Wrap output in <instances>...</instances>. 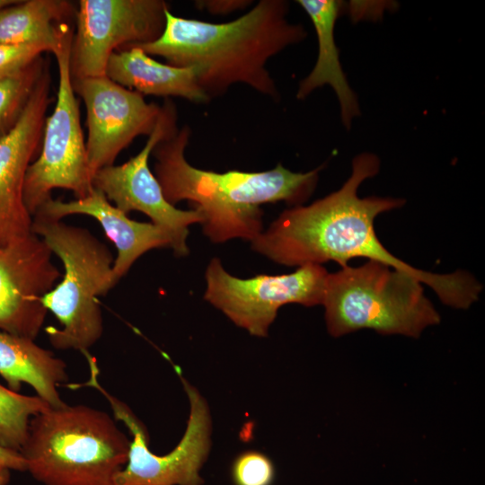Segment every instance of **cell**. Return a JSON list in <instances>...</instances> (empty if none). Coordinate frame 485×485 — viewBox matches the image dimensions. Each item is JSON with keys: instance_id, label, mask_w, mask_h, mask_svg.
<instances>
[{"instance_id": "obj_4", "label": "cell", "mask_w": 485, "mask_h": 485, "mask_svg": "<svg viewBox=\"0 0 485 485\" xmlns=\"http://www.w3.org/2000/svg\"><path fill=\"white\" fill-rule=\"evenodd\" d=\"M130 442L107 412L66 403L31 419L20 453L44 485H113Z\"/></svg>"}, {"instance_id": "obj_3", "label": "cell", "mask_w": 485, "mask_h": 485, "mask_svg": "<svg viewBox=\"0 0 485 485\" xmlns=\"http://www.w3.org/2000/svg\"><path fill=\"white\" fill-rule=\"evenodd\" d=\"M190 137V129L184 125L154 146V176L169 203H192L203 217L204 234L215 243L234 238L253 241L263 229L260 206L278 201L303 205L313 193L324 167L307 172H294L281 163L254 172L202 170L186 159Z\"/></svg>"}, {"instance_id": "obj_11", "label": "cell", "mask_w": 485, "mask_h": 485, "mask_svg": "<svg viewBox=\"0 0 485 485\" xmlns=\"http://www.w3.org/2000/svg\"><path fill=\"white\" fill-rule=\"evenodd\" d=\"M178 129L176 107L172 101L166 100L162 105L156 126L143 149L120 165L100 169L93 175L92 183L125 214L136 210L146 215L154 225L170 234L171 249L175 256L183 257L189 254V226L201 224L203 217L194 208L181 210L169 203L148 165L154 146Z\"/></svg>"}, {"instance_id": "obj_21", "label": "cell", "mask_w": 485, "mask_h": 485, "mask_svg": "<svg viewBox=\"0 0 485 485\" xmlns=\"http://www.w3.org/2000/svg\"><path fill=\"white\" fill-rule=\"evenodd\" d=\"M48 66V60L40 56L22 71L0 78V137L19 119Z\"/></svg>"}, {"instance_id": "obj_24", "label": "cell", "mask_w": 485, "mask_h": 485, "mask_svg": "<svg viewBox=\"0 0 485 485\" xmlns=\"http://www.w3.org/2000/svg\"><path fill=\"white\" fill-rule=\"evenodd\" d=\"M197 7L212 14H228L246 8L251 1L244 0H204L196 1Z\"/></svg>"}, {"instance_id": "obj_1", "label": "cell", "mask_w": 485, "mask_h": 485, "mask_svg": "<svg viewBox=\"0 0 485 485\" xmlns=\"http://www.w3.org/2000/svg\"><path fill=\"white\" fill-rule=\"evenodd\" d=\"M379 158L370 153L354 157L349 178L340 189L309 206L283 211L253 241L251 249L288 267L335 261L344 267L366 258L392 267L428 285L444 304L468 309L479 299L481 284L469 272L436 274L416 269L392 254L377 238L374 222L384 212L403 207L401 198L357 196L361 183L375 176Z\"/></svg>"}, {"instance_id": "obj_8", "label": "cell", "mask_w": 485, "mask_h": 485, "mask_svg": "<svg viewBox=\"0 0 485 485\" xmlns=\"http://www.w3.org/2000/svg\"><path fill=\"white\" fill-rule=\"evenodd\" d=\"M328 274L322 265L304 264L289 274L240 278L213 258L206 269L204 298L251 335L266 337L281 306L322 304Z\"/></svg>"}, {"instance_id": "obj_10", "label": "cell", "mask_w": 485, "mask_h": 485, "mask_svg": "<svg viewBox=\"0 0 485 485\" xmlns=\"http://www.w3.org/2000/svg\"><path fill=\"white\" fill-rule=\"evenodd\" d=\"M168 9L162 0H80L70 51L72 80L106 75L113 52L156 40Z\"/></svg>"}, {"instance_id": "obj_2", "label": "cell", "mask_w": 485, "mask_h": 485, "mask_svg": "<svg viewBox=\"0 0 485 485\" xmlns=\"http://www.w3.org/2000/svg\"><path fill=\"white\" fill-rule=\"evenodd\" d=\"M288 10L287 1L260 0L234 21L214 23L176 16L168 9L156 40L128 47H138L173 66L192 67L210 100L243 84L278 101L279 93L266 64L307 36L302 24L287 20Z\"/></svg>"}, {"instance_id": "obj_23", "label": "cell", "mask_w": 485, "mask_h": 485, "mask_svg": "<svg viewBox=\"0 0 485 485\" xmlns=\"http://www.w3.org/2000/svg\"><path fill=\"white\" fill-rule=\"evenodd\" d=\"M45 51L48 48L40 44H0V78L22 71Z\"/></svg>"}, {"instance_id": "obj_13", "label": "cell", "mask_w": 485, "mask_h": 485, "mask_svg": "<svg viewBox=\"0 0 485 485\" xmlns=\"http://www.w3.org/2000/svg\"><path fill=\"white\" fill-rule=\"evenodd\" d=\"M37 234L0 243V331L35 340L48 310L42 297L61 273Z\"/></svg>"}, {"instance_id": "obj_19", "label": "cell", "mask_w": 485, "mask_h": 485, "mask_svg": "<svg viewBox=\"0 0 485 485\" xmlns=\"http://www.w3.org/2000/svg\"><path fill=\"white\" fill-rule=\"evenodd\" d=\"M75 8L64 0L20 1L0 11V44H40L54 52L74 31Z\"/></svg>"}, {"instance_id": "obj_6", "label": "cell", "mask_w": 485, "mask_h": 485, "mask_svg": "<svg viewBox=\"0 0 485 485\" xmlns=\"http://www.w3.org/2000/svg\"><path fill=\"white\" fill-rule=\"evenodd\" d=\"M322 305L328 332L335 338L370 329L417 339L440 322L419 280L375 260L329 273Z\"/></svg>"}, {"instance_id": "obj_7", "label": "cell", "mask_w": 485, "mask_h": 485, "mask_svg": "<svg viewBox=\"0 0 485 485\" xmlns=\"http://www.w3.org/2000/svg\"><path fill=\"white\" fill-rule=\"evenodd\" d=\"M74 31L53 52L58 67L55 109L46 118L39 156L29 166L23 185V200L33 216L57 188L71 190L75 199L93 189L86 146L80 123L79 101L70 74V51Z\"/></svg>"}, {"instance_id": "obj_14", "label": "cell", "mask_w": 485, "mask_h": 485, "mask_svg": "<svg viewBox=\"0 0 485 485\" xmlns=\"http://www.w3.org/2000/svg\"><path fill=\"white\" fill-rule=\"evenodd\" d=\"M48 66L15 125L0 137V243L31 232L32 216L23 200L27 170L40 152L50 97Z\"/></svg>"}, {"instance_id": "obj_9", "label": "cell", "mask_w": 485, "mask_h": 485, "mask_svg": "<svg viewBox=\"0 0 485 485\" xmlns=\"http://www.w3.org/2000/svg\"><path fill=\"white\" fill-rule=\"evenodd\" d=\"M190 402V417L185 433L173 450L164 455L148 448V433L145 425L123 402L107 393L97 381L92 386L99 389L110 401L116 419L128 428L133 436L128 462L117 473L113 485H202L200 470L211 448L212 419L205 398L198 389L181 376Z\"/></svg>"}, {"instance_id": "obj_15", "label": "cell", "mask_w": 485, "mask_h": 485, "mask_svg": "<svg viewBox=\"0 0 485 485\" xmlns=\"http://www.w3.org/2000/svg\"><path fill=\"white\" fill-rule=\"evenodd\" d=\"M75 214L95 218L114 243L118 253L113 262V275L117 283L146 251L157 248H172V238L166 231L153 223L130 219L127 214L110 204L101 190L93 187L84 198L68 202L50 198L34 216L61 220Z\"/></svg>"}, {"instance_id": "obj_26", "label": "cell", "mask_w": 485, "mask_h": 485, "mask_svg": "<svg viewBox=\"0 0 485 485\" xmlns=\"http://www.w3.org/2000/svg\"><path fill=\"white\" fill-rule=\"evenodd\" d=\"M10 469L0 466V485H7L10 481Z\"/></svg>"}, {"instance_id": "obj_22", "label": "cell", "mask_w": 485, "mask_h": 485, "mask_svg": "<svg viewBox=\"0 0 485 485\" xmlns=\"http://www.w3.org/2000/svg\"><path fill=\"white\" fill-rule=\"evenodd\" d=\"M231 473L234 485H272L275 466L265 454L249 450L237 455Z\"/></svg>"}, {"instance_id": "obj_17", "label": "cell", "mask_w": 485, "mask_h": 485, "mask_svg": "<svg viewBox=\"0 0 485 485\" xmlns=\"http://www.w3.org/2000/svg\"><path fill=\"white\" fill-rule=\"evenodd\" d=\"M106 75L143 95L180 97L199 104L210 101L198 85L192 67L160 63L138 47L113 52L108 61Z\"/></svg>"}, {"instance_id": "obj_25", "label": "cell", "mask_w": 485, "mask_h": 485, "mask_svg": "<svg viewBox=\"0 0 485 485\" xmlns=\"http://www.w3.org/2000/svg\"><path fill=\"white\" fill-rule=\"evenodd\" d=\"M0 466L10 470L26 471L27 465L20 452L0 445Z\"/></svg>"}, {"instance_id": "obj_27", "label": "cell", "mask_w": 485, "mask_h": 485, "mask_svg": "<svg viewBox=\"0 0 485 485\" xmlns=\"http://www.w3.org/2000/svg\"><path fill=\"white\" fill-rule=\"evenodd\" d=\"M20 1L17 0H0V11L10 5L18 4Z\"/></svg>"}, {"instance_id": "obj_18", "label": "cell", "mask_w": 485, "mask_h": 485, "mask_svg": "<svg viewBox=\"0 0 485 485\" xmlns=\"http://www.w3.org/2000/svg\"><path fill=\"white\" fill-rule=\"evenodd\" d=\"M0 375L13 392L26 383L51 408L66 404L57 387L67 381L66 364L34 340L0 331Z\"/></svg>"}, {"instance_id": "obj_12", "label": "cell", "mask_w": 485, "mask_h": 485, "mask_svg": "<svg viewBox=\"0 0 485 485\" xmlns=\"http://www.w3.org/2000/svg\"><path fill=\"white\" fill-rule=\"evenodd\" d=\"M86 108L88 166L93 175L113 165L119 154L138 136H150L162 106L107 75L72 80Z\"/></svg>"}, {"instance_id": "obj_20", "label": "cell", "mask_w": 485, "mask_h": 485, "mask_svg": "<svg viewBox=\"0 0 485 485\" xmlns=\"http://www.w3.org/2000/svg\"><path fill=\"white\" fill-rule=\"evenodd\" d=\"M51 408L39 396H27L0 384V445L20 452L31 418Z\"/></svg>"}, {"instance_id": "obj_5", "label": "cell", "mask_w": 485, "mask_h": 485, "mask_svg": "<svg viewBox=\"0 0 485 485\" xmlns=\"http://www.w3.org/2000/svg\"><path fill=\"white\" fill-rule=\"evenodd\" d=\"M31 232L61 260L65 270L61 282L42 297L61 325L47 329L48 340L57 349L89 351L103 332L98 297L117 284L113 256L89 230L61 220L34 216Z\"/></svg>"}, {"instance_id": "obj_16", "label": "cell", "mask_w": 485, "mask_h": 485, "mask_svg": "<svg viewBox=\"0 0 485 485\" xmlns=\"http://www.w3.org/2000/svg\"><path fill=\"white\" fill-rule=\"evenodd\" d=\"M296 3L312 21L318 41L316 63L309 75L300 81L296 98L304 100L315 89L330 85L339 100L342 123L349 128L353 119L360 114V109L357 97L342 69L334 39L335 23L344 4L337 0H298Z\"/></svg>"}]
</instances>
